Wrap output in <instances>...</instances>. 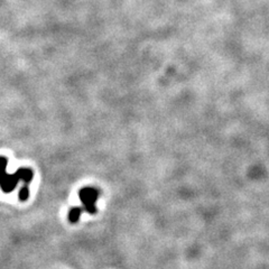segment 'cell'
Masks as SVG:
<instances>
[{
	"label": "cell",
	"mask_w": 269,
	"mask_h": 269,
	"mask_svg": "<svg viewBox=\"0 0 269 269\" xmlns=\"http://www.w3.org/2000/svg\"><path fill=\"white\" fill-rule=\"evenodd\" d=\"M83 208L82 206H77V208H72L69 211V220L72 223H77L78 220H80L81 214L83 212Z\"/></svg>",
	"instance_id": "obj_3"
},
{
	"label": "cell",
	"mask_w": 269,
	"mask_h": 269,
	"mask_svg": "<svg viewBox=\"0 0 269 269\" xmlns=\"http://www.w3.org/2000/svg\"><path fill=\"white\" fill-rule=\"evenodd\" d=\"M28 196H30V188H28V185H24L19 191V200L26 201L28 200Z\"/></svg>",
	"instance_id": "obj_4"
},
{
	"label": "cell",
	"mask_w": 269,
	"mask_h": 269,
	"mask_svg": "<svg viewBox=\"0 0 269 269\" xmlns=\"http://www.w3.org/2000/svg\"><path fill=\"white\" fill-rule=\"evenodd\" d=\"M8 161L5 157H0V189L5 193L12 192L17 186L18 182L22 181L17 171L15 174H7L6 167Z\"/></svg>",
	"instance_id": "obj_1"
},
{
	"label": "cell",
	"mask_w": 269,
	"mask_h": 269,
	"mask_svg": "<svg viewBox=\"0 0 269 269\" xmlns=\"http://www.w3.org/2000/svg\"><path fill=\"white\" fill-rule=\"evenodd\" d=\"M100 195V191L96 188H83L80 190L78 192V196H80V201L82 202V208L84 211L90 213L94 214L97 213V208H96V202Z\"/></svg>",
	"instance_id": "obj_2"
}]
</instances>
